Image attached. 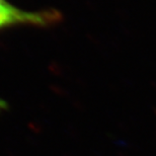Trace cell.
<instances>
[{"label": "cell", "mask_w": 156, "mask_h": 156, "mask_svg": "<svg viewBox=\"0 0 156 156\" xmlns=\"http://www.w3.org/2000/svg\"><path fill=\"white\" fill-rule=\"evenodd\" d=\"M61 13L56 9L23 10L8 0H0V32L18 27H46L59 23Z\"/></svg>", "instance_id": "cell-1"}]
</instances>
